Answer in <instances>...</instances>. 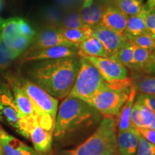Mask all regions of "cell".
Returning <instances> with one entry per match:
<instances>
[{"instance_id":"b9f144b4","label":"cell","mask_w":155,"mask_h":155,"mask_svg":"<svg viewBox=\"0 0 155 155\" xmlns=\"http://www.w3.org/2000/svg\"><path fill=\"white\" fill-rule=\"evenodd\" d=\"M0 155H5V153H4L2 146L1 141H0Z\"/></svg>"},{"instance_id":"f546056e","label":"cell","mask_w":155,"mask_h":155,"mask_svg":"<svg viewBox=\"0 0 155 155\" xmlns=\"http://www.w3.org/2000/svg\"><path fill=\"white\" fill-rule=\"evenodd\" d=\"M138 103L139 104V106H140L141 114V116H142L143 124H144V128L155 129V113L152 109L147 107L146 105L141 104L140 102Z\"/></svg>"},{"instance_id":"3957f363","label":"cell","mask_w":155,"mask_h":155,"mask_svg":"<svg viewBox=\"0 0 155 155\" xmlns=\"http://www.w3.org/2000/svg\"><path fill=\"white\" fill-rule=\"evenodd\" d=\"M116 122L113 116H105L82 144L58 155H116Z\"/></svg>"},{"instance_id":"ba28073f","label":"cell","mask_w":155,"mask_h":155,"mask_svg":"<svg viewBox=\"0 0 155 155\" xmlns=\"http://www.w3.org/2000/svg\"><path fill=\"white\" fill-rule=\"evenodd\" d=\"M20 119L14 96L8 83L0 79V121L17 131Z\"/></svg>"},{"instance_id":"74e56055","label":"cell","mask_w":155,"mask_h":155,"mask_svg":"<svg viewBox=\"0 0 155 155\" xmlns=\"http://www.w3.org/2000/svg\"><path fill=\"white\" fill-rule=\"evenodd\" d=\"M149 74L155 75V50L152 51V60L151 63Z\"/></svg>"},{"instance_id":"d4e9b609","label":"cell","mask_w":155,"mask_h":155,"mask_svg":"<svg viewBox=\"0 0 155 155\" xmlns=\"http://www.w3.org/2000/svg\"><path fill=\"white\" fill-rule=\"evenodd\" d=\"M104 9L99 5H92L87 8H81L80 14L85 25L94 28L99 24Z\"/></svg>"},{"instance_id":"9c48e42d","label":"cell","mask_w":155,"mask_h":155,"mask_svg":"<svg viewBox=\"0 0 155 155\" xmlns=\"http://www.w3.org/2000/svg\"><path fill=\"white\" fill-rule=\"evenodd\" d=\"M83 57L88 59L98 70L104 80L108 83L120 82L129 78L127 68L111 58L90 56Z\"/></svg>"},{"instance_id":"ac0fdd59","label":"cell","mask_w":155,"mask_h":155,"mask_svg":"<svg viewBox=\"0 0 155 155\" xmlns=\"http://www.w3.org/2000/svg\"><path fill=\"white\" fill-rule=\"evenodd\" d=\"M78 57L90 56V57L109 58L104 46L96 38L92 36L78 45Z\"/></svg>"},{"instance_id":"d590c367","label":"cell","mask_w":155,"mask_h":155,"mask_svg":"<svg viewBox=\"0 0 155 155\" xmlns=\"http://www.w3.org/2000/svg\"><path fill=\"white\" fill-rule=\"evenodd\" d=\"M19 29H20V32L22 35L27 38L31 39L33 40L35 37L36 35V32L32 27L29 25L28 22L25 20L24 19L19 18Z\"/></svg>"},{"instance_id":"ffe728a7","label":"cell","mask_w":155,"mask_h":155,"mask_svg":"<svg viewBox=\"0 0 155 155\" xmlns=\"http://www.w3.org/2000/svg\"><path fill=\"white\" fill-rule=\"evenodd\" d=\"M152 51L135 45L134 51V71L138 73H149L152 60Z\"/></svg>"},{"instance_id":"9a60e30c","label":"cell","mask_w":155,"mask_h":155,"mask_svg":"<svg viewBox=\"0 0 155 155\" xmlns=\"http://www.w3.org/2000/svg\"><path fill=\"white\" fill-rule=\"evenodd\" d=\"M127 15L120 11L117 7L110 6L104 9L100 24L114 31L116 33L124 35L127 27Z\"/></svg>"},{"instance_id":"8d00e7d4","label":"cell","mask_w":155,"mask_h":155,"mask_svg":"<svg viewBox=\"0 0 155 155\" xmlns=\"http://www.w3.org/2000/svg\"><path fill=\"white\" fill-rule=\"evenodd\" d=\"M137 130L141 137H144L151 144L155 145V129L139 128V129H137Z\"/></svg>"},{"instance_id":"30bf717a","label":"cell","mask_w":155,"mask_h":155,"mask_svg":"<svg viewBox=\"0 0 155 155\" xmlns=\"http://www.w3.org/2000/svg\"><path fill=\"white\" fill-rule=\"evenodd\" d=\"M78 49L76 46L56 45L39 49H29L23 55L25 61H40L60 59L63 58L78 57Z\"/></svg>"},{"instance_id":"d6a6232c","label":"cell","mask_w":155,"mask_h":155,"mask_svg":"<svg viewBox=\"0 0 155 155\" xmlns=\"http://www.w3.org/2000/svg\"><path fill=\"white\" fill-rule=\"evenodd\" d=\"M131 123L133 127L136 129H139V128H144V124H143L142 116H141L140 106L137 101L134 102V106L131 110Z\"/></svg>"},{"instance_id":"5bb4252c","label":"cell","mask_w":155,"mask_h":155,"mask_svg":"<svg viewBox=\"0 0 155 155\" xmlns=\"http://www.w3.org/2000/svg\"><path fill=\"white\" fill-rule=\"evenodd\" d=\"M0 141L5 155H39L34 149L7 133L0 126Z\"/></svg>"},{"instance_id":"4dcf8cb0","label":"cell","mask_w":155,"mask_h":155,"mask_svg":"<svg viewBox=\"0 0 155 155\" xmlns=\"http://www.w3.org/2000/svg\"><path fill=\"white\" fill-rule=\"evenodd\" d=\"M137 155H155V145L149 142L139 134Z\"/></svg>"},{"instance_id":"83f0119b","label":"cell","mask_w":155,"mask_h":155,"mask_svg":"<svg viewBox=\"0 0 155 155\" xmlns=\"http://www.w3.org/2000/svg\"><path fill=\"white\" fill-rule=\"evenodd\" d=\"M84 26L85 24L81 18L80 12L70 11L63 17L60 28L74 29L81 28Z\"/></svg>"},{"instance_id":"836d02e7","label":"cell","mask_w":155,"mask_h":155,"mask_svg":"<svg viewBox=\"0 0 155 155\" xmlns=\"http://www.w3.org/2000/svg\"><path fill=\"white\" fill-rule=\"evenodd\" d=\"M144 19L148 32L155 36V9H147L144 14Z\"/></svg>"},{"instance_id":"4316f807","label":"cell","mask_w":155,"mask_h":155,"mask_svg":"<svg viewBox=\"0 0 155 155\" xmlns=\"http://www.w3.org/2000/svg\"><path fill=\"white\" fill-rule=\"evenodd\" d=\"M127 41L130 42L137 47L150 50H155V36L150 32L139 35L133 37Z\"/></svg>"},{"instance_id":"e0dca14e","label":"cell","mask_w":155,"mask_h":155,"mask_svg":"<svg viewBox=\"0 0 155 155\" xmlns=\"http://www.w3.org/2000/svg\"><path fill=\"white\" fill-rule=\"evenodd\" d=\"M21 35L18 17H13L2 21L0 35L2 41L7 48H10L12 42Z\"/></svg>"},{"instance_id":"277c9868","label":"cell","mask_w":155,"mask_h":155,"mask_svg":"<svg viewBox=\"0 0 155 155\" xmlns=\"http://www.w3.org/2000/svg\"><path fill=\"white\" fill-rule=\"evenodd\" d=\"M17 78L32 102L39 124L53 134L58 109V99L48 94L32 81L18 75Z\"/></svg>"},{"instance_id":"52a82bcc","label":"cell","mask_w":155,"mask_h":155,"mask_svg":"<svg viewBox=\"0 0 155 155\" xmlns=\"http://www.w3.org/2000/svg\"><path fill=\"white\" fill-rule=\"evenodd\" d=\"M17 132L29 139L39 155H45L50 152L53 135L39 124L35 115L23 116L19 119Z\"/></svg>"},{"instance_id":"7bdbcfd3","label":"cell","mask_w":155,"mask_h":155,"mask_svg":"<svg viewBox=\"0 0 155 155\" xmlns=\"http://www.w3.org/2000/svg\"><path fill=\"white\" fill-rule=\"evenodd\" d=\"M2 19H0V27H1V23H2ZM0 40H1V35H0Z\"/></svg>"},{"instance_id":"ee69618b","label":"cell","mask_w":155,"mask_h":155,"mask_svg":"<svg viewBox=\"0 0 155 155\" xmlns=\"http://www.w3.org/2000/svg\"><path fill=\"white\" fill-rule=\"evenodd\" d=\"M139 1H140V2H142V0H139Z\"/></svg>"},{"instance_id":"60d3db41","label":"cell","mask_w":155,"mask_h":155,"mask_svg":"<svg viewBox=\"0 0 155 155\" xmlns=\"http://www.w3.org/2000/svg\"><path fill=\"white\" fill-rule=\"evenodd\" d=\"M93 2H94V0H84L82 5V8H87V7H91L93 5Z\"/></svg>"},{"instance_id":"7c38bea8","label":"cell","mask_w":155,"mask_h":155,"mask_svg":"<svg viewBox=\"0 0 155 155\" xmlns=\"http://www.w3.org/2000/svg\"><path fill=\"white\" fill-rule=\"evenodd\" d=\"M32 42L33 43L30 47V49H39L56 45L78 47V45L71 43L64 38L59 27L50 25H48L47 28L42 30L38 35H36Z\"/></svg>"},{"instance_id":"4fadbf2b","label":"cell","mask_w":155,"mask_h":155,"mask_svg":"<svg viewBox=\"0 0 155 155\" xmlns=\"http://www.w3.org/2000/svg\"><path fill=\"white\" fill-rule=\"evenodd\" d=\"M5 81L8 83L12 92L16 105L18 108L20 118L23 116H31L35 115L32 102L21 86L17 75L9 73L5 75Z\"/></svg>"},{"instance_id":"d6986e66","label":"cell","mask_w":155,"mask_h":155,"mask_svg":"<svg viewBox=\"0 0 155 155\" xmlns=\"http://www.w3.org/2000/svg\"><path fill=\"white\" fill-rule=\"evenodd\" d=\"M137 93L135 88L132 86L127 100L126 101L124 104L122 106L119 114V119H118L117 124L118 131H126L134 128L131 123V114L136 100Z\"/></svg>"},{"instance_id":"603a6c76","label":"cell","mask_w":155,"mask_h":155,"mask_svg":"<svg viewBox=\"0 0 155 155\" xmlns=\"http://www.w3.org/2000/svg\"><path fill=\"white\" fill-rule=\"evenodd\" d=\"M60 28L64 38L71 43L75 45H78L86 40V39L92 37L93 32H94L93 28L87 26V25H85L81 28Z\"/></svg>"},{"instance_id":"5b68a950","label":"cell","mask_w":155,"mask_h":155,"mask_svg":"<svg viewBox=\"0 0 155 155\" xmlns=\"http://www.w3.org/2000/svg\"><path fill=\"white\" fill-rule=\"evenodd\" d=\"M131 78L114 83H106L88 101V104L105 116H119L132 88Z\"/></svg>"},{"instance_id":"7402d4cb","label":"cell","mask_w":155,"mask_h":155,"mask_svg":"<svg viewBox=\"0 0 155 155\" xmlns=\"http://www.w3.org/2000/svg\"><path fill=\"white\" fill-rule=\"evenodd\" d=\"M144 14L128 17L127 27L124 33L127 40L133 37L148 32L144 22Z\"/></svg>"},{"instance_id":"1f68e13d","label":"cell","mask_w":155,"mask_h":155,"mask_svg":"<svg viewBox=\"0 0 155 155\" xmlns=\"http://www.w3.org/2000/svg\"><path fill=\"white\" fill-rule=\"evenodd\" d=\"M45 18L50 26L61 27L62 22V16L59 9L51 7L45 11Z\"/></svg>"},{"instance_id":"f35d334b","label":"cell","mask_w":155,"mask_h":155,"mask_svg":"<svg viewBox=\"0 0 155 155\" xmlns=\"http://www.w3.org/2000/svg\"><path fill=\"white\" fill-rule=\"evenodd\" d=\"M58 2L61 5L63 6H70L73 4H74L77 2H78L79 0H58Z\"/></svg>"},{"instance_id":"44dd1931","label":"cell","mask_w":155,"mask_h":155,"mask_svg":"<svg viewBox=\"0 0 155 155\" xmlns=\"http://www.w3.org/2000/svg\"><path fill=\"white\" fill-rule=\"evenodd\" d=\"M131 78L137 92L143 94L155 95V75L136 73Z\"/></svg>"},{"instance_id":"6da1fadb","label":"cell","mask_w":155,"mask_h":155,"mask_svg":"<svg viewBox=\"0 0 155 155\" xmlns=\"http://www.w3.org/2000/svg\"><path fill=\"white\" fill-rule=\"evenodd\" d=\"M80 68V58L36 61L30 68V81L56 98L67 97L71 93Z\"/></svg>"},{"instance_id":"2e32d148","label":"cell","mask_w":155,"mask_h":155,"mask_svg":"<svg viewBox=\"0 0 155 155\" xmlns=\"http://www.w3.org/2000/svg\"><path fill=\"white\" fill-rule=\"evenodd\" d=\"M139 132L136 128L116 134V147L119 155H137Z\"/></svg>"},{"instance_id":"7a4b0ae2","label":"cell","mask_w":155,"mask_h":155,"mask_svg":"<svg viewBox=\"0 0 155 155\" xmlns=\"http://www.w3.org/2000/svg\"><path fill=\"white\" fill-rule=\"evenodd\" d=\"M100 113L84 101L68 96L58 109L53 138L63 141L87 126L98 121Z\"/></svg>"},{"instance_id":"ab89813d","label":"cell","mask_w":155,"mask_h":155,"mask_svg":"<svg viewBox=\"0 0 155 155\" xmlns=\"http://www.w3.org/2000/svg\"><path fill=\"white\" fill-rule=\"evenodd\" d=\"M145 7L147 9H155V0H147Z\"/></svg>"},{"instance_id":"cb8c5ba5","label":"cell","mask_w":155,"mask_h":155,"mask_svg":"<svg viewBox=\"0 0 155 155\" xmlns=\"http://www.w3.org/2000/svg\"><path fill=\"white\" fill-rule=\"evenodd\" d=\"M135 45L131 42L127 41L121 49L118 50L115 54L111 56L110 58L119 62V63L128 68L134 71V51Z\"/></svg>"},{"instance_id":"f1b7e54d","label":"cell","mask_w":155,"mask_h":155,"mask_svg":"<svg viewBox=\"0 0 155 155\" xmlns=\"http://www.w3.org/2000/svg\"><path fill=\"white\" fill-rule=\"evenodd\" d=\"M16 58L14 54L6 47L2 40H0V72L8 69Z\"/></svg>"},{"instance_id":"8992f818","label":"cell","mask_w":155,"mask_h":155,"mask_svg":"<svg viewBox=\"0 0 155 155\" xmlns=\"http://www.w3.org/2000/svg\"><path fill=\"white\" fill-rule=\"evenodd\" d=\"M106 83L98 70L86 58L81 57L80 68L68 96L88 102Z\"/></svg>"},{"instance_id":"e575fe53","label":"cell","mask_w":155,"mask_h":155,"mask_svg":"<svg viewBox=\"0 0 155 155\" xmlns=\"http://www.w3.org/2000/svg\"><path fill=\"white\" fill-rule=\"evenodd\" d=\"M136 101L146 105L155 113V95L139 94L136 96Z\"/></svg>"},{"instance_id":"8fae6325","label":"cell","mask_w":155,"mask_h":155,"mask_svg":"<svg viewBox=\"0 0 155 155\" xmlns=\"http://www.w3.org/2000/svg\"><path fill=\"white\" fill-rule=\"evenodd\" d=\"M93 30V36L101 42L109 58L121 49L127 42V38L124 35L116 33L100 23L94 27Z\"/></svg>"},{"instance_id":"484cf974","label":"cell","mask_w":155,"mask_h":155,"mask_svg":"<svg viewBox=\"0 0 155 155\" xmlns=\"http://www.w3.org/2000/svg\"><path fill=\"white\" fill-rule=\"evenodd\" d=\"M116 7L127 17L143 15L146 12L145 5L139 0H115Z\"/></svg>"}]
</instances>
